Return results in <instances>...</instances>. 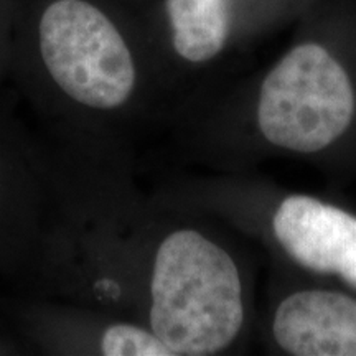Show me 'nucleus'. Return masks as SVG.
Masks as SVG:
<instances>
[{"label":"nucleus","instance_id":"nucleus-4","mask_svg":"<svg viewBox=\"0 0 356 356\" xmlns=\"http://www.w3.org/2000/svg\"><path fill=\"white\" fill-rule=\"evenodd\" d=\"M47 204V155L0 114V279L29 275Z\"/></svg>","mask_w":356,"mask_h":356},{"label":"nucleus","instance_id":"nucleus-8","mask_svg":"<svg viewBox=\"0 0 356 356\" xmlns=\"http://www.w3.org/2000/svg\"><path fill=\"white\" fill-rule=\"evenodd\" d=\"M173 50L188 63H207L226 47L229 0H167Z\"/></svg>","mask_w":356,"mask_h":356},{"label":"nucleus","instance_id":"nucleus-1","mask_svg":"<svg viewBox=\"0 0 356 356\" xmlns=\"http://www.w3.org/2000/svg\"><path fill=\"white\" fill-rule=\"evenodd\" d=\"M32 91L60 126L108 132L136 101L131 43L96 0H44L35 17Z\"/></svg>","mask_w":356,"mask_h":356},{"label":"nucleus","instance_id":"nucleus-6","mask_svg":"<svg viewBox=\"0 0 356 356\" xmlns=\"http://www.w3.org/2000/svg\"><path fill=\"white\" fill-rule=\"evenodd\" d=\"M280 246L302 267L333 274L356 289V216L304 195L279 204L273 220Z\"/></svg>","mask_w":356,"mask_h":356},{"label":"nucleus","instance_id":"nucleus-7","mask_svg":"<svg viewBox=\"0 0 356 356\" xmlns=\"http://www.w3.org/2000/svg\"><path fill=\"white\" fill-rule=\"evenodd\" d=\"M274 338L297 356H356V300L333 291H300L280 302Z\"/></svg>","mask_w":356,"mask_h":356},{"label":"nucleus","instance_id":"nucleus-3","mask_svg":"<svg viewBox=\"0 0 356 356\" xmlns=\"http://www.w3.org/2000/svg\"><path fill=\"white\" fill-rule=\"evenodd\" d=\"M353 114L355 91L348 73L317 43L289 51L266 76L257 102L264 139L300 154L327 149L346 132Z\"/></svg>","mask_w":356,"mask_h":356},{"label":"nucleus","instance_id":"nucleus-9","mask_svg":"<svg viewBox=\"0 0 356 356\" xmlns=\"http://www.w3.org/2000/svg\"><path fill=\"white\" fill-rule=\"evenodd\" d=\"M6 353H10V351H8V346L0 340V355H6Z\"/></svg>","mask_w":356,"mask_h":356},{"label":"nucleus","instance_id":"nucleus-2","mask_svg":"<svg viewBox=\"0 0 356 356\" xmlns=\"http://www.w3.org/2000/svg\"><path fill=\"white\" fill-rule=\"evenodd\" d=\"M147 327L172 356L229 348L244 323L243 286L233 257L195 228L167 233L147 280Z\"/></svg>","mask_w":356,"mask_h":356},{"label":"nucleus","instance_id":"nucleus-5","mask_svg":"<svg viewBox=\"0 0 356 356\" xmlns=\"http://www.w3.org/2000/svg\"><path fill=\"white\" fill-rule=\"evenodd\" d=\"M24 335L51 355L172 356L144 325L70 302L38 299L17 309Z\"/></svg>","mask_w":356,"mask_h":356}]
</instances>
